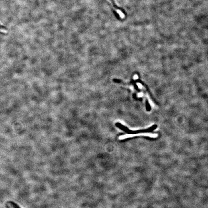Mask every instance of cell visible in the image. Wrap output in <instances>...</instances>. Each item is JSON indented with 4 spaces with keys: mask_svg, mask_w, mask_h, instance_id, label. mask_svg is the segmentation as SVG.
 Instances as JSON below:
<instances>
[{
    "mask_svg": "<svg viewBox=\"0 0 208 208\" xmlns=\"http://www.w3.org/2000/svg\"><path fill=\"white\" fill-rule=\"evenodd\" d=\"M115 125L117 127L119 128V129H121L122 131L129 134H139V133H150V132L154 131L157 128V125H154L148 128L147 129L136 130V131H131V130H129L125 126L121 124L120 123H116Z\"/></svg>",
    "mask_w": 208,
    "mask_h": 208,
    "instance_id": "cell-1",
    "label": "cell"
},
{
    "mask_svg": "<svg viewBox=\"0 0 208 208\" xmlns=\"http://www.w3.org/2000/svg\"><path fill=\"white\" fill-rule=\"evenodd\" d=\"M112 2L113 5V6L116 9H117L118 10H120V11H121V12H122L124 14H125L126 13L125 11L122 8H121V7H118L117 5V4H116L115 3V1H114V0H110Z\"/></svg>",
    "mask_w": 208,
    "mask_h": 208,
    "instance_id": "cell-2",
    "label": "cell"
},
{
    "mask_svg": "<svg viewBox=\"0 0 208 208\" xmlns=\"http://www.w3.org/2000/svg\"><path fill=\"white\" fill-rule=\"evenodd\" d=\"M9 203L14 208H21L18 205H17L16 203H15V202H10Z\"/></svg>",
    "mask_w": 208,
    "mask_h": 208,
    "instance_id": "cell-3",
    "label": "cell"
},
{
    "mask_svg": "<svg viewBox=\"0 0 208 208\" xmlns=\"http://www.w3.org/2000/svg\"><path fill=\"white\" fill-rule=\"evenodd\" d=\"M7 29L6 27L3 25H0V29Z\"/></svg>",
    "mask_w": 208,
    "mask_h": 208,
    "instance_id": "cell-4",
    "label": "cell"
}]
</instances>
